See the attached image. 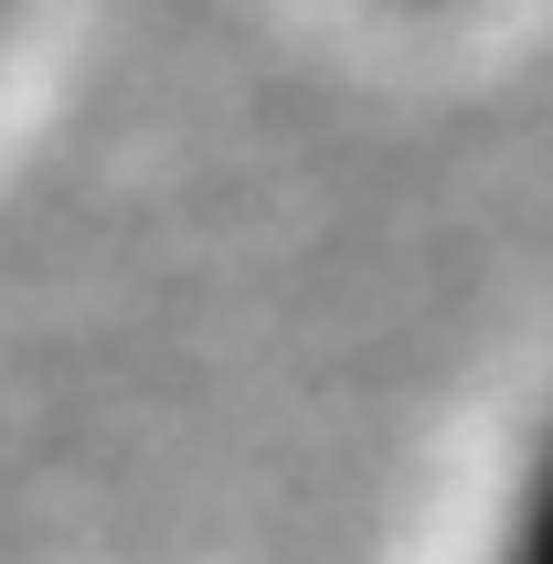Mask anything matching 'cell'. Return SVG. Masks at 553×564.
Listing matches in <instances>:
<instances>
[{
    "label": "cell",
    "instance_id": "6da1fadb",
    "mask_svg": "<svg viewBox=\"0 0 553 564\" xmlns=\"http://www.w3.org/2000/svg\"><path fill=\"white\" fill-rule=\"evenodd\" d=\"M490 564H553V415H543V437L522 447V469H511V501H500Z\"/></svg>",
    "mask_w": 553,
    "mask_h": 564
},
{
    "label": "cell",
    "instance_id": "7a4b0ae2",
    "mask_svg": "<svg viewBox=\"0 0 553 564\" xmlns=\"http://www.w3.org/2000/svg\"><path fill=\"white\" fill-rule=\"evenodd\" d=\"M0 22H11V0H0Z\"/></svg>",
    "mask_w": 553,
    "mask_h": 564
}]
</instances>
